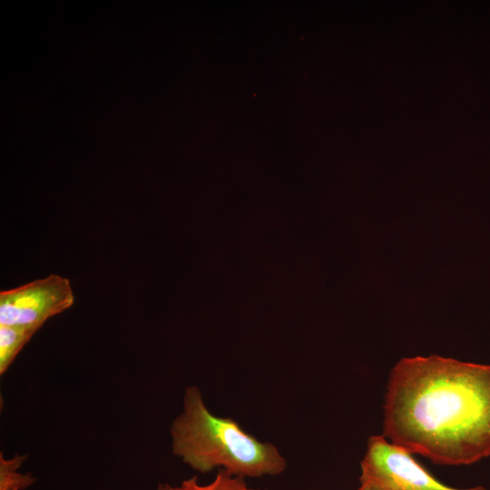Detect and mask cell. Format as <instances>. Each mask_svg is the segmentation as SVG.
<instances>
[{
    "instance_id": "8",
    "label": "cell",
    "mask_w": 490,
    "mask_h": 490,
    "mask_svg": "<svg viewBox=\"0 0 490 490\" xmlns=\"http://www.w3.org/2000/svg\"><path fill=\"white\" fill-rule=\"evenodd\" d=\"M357 490H368V489L359 486Z\"/></svg>"
},
{
    "instance_id": "5",
    "label": "cell",
    "mask_w": 490,
    "mask_h": 490,
    "mask_svg": "<svg viewBox=\"0 0 490 490\" xmlns=\"http://www.w3.org/2000/svg\"><path fill=\"white\" fill-rule=\"evenodd\" d=\"M39 329L28 327L0 325V374L10 367L24 346Z\"/></svg>"
},
{
    "instance_id": "6",
    "label": "cell",
    "mask_w": 490,
    "mask_h": 490,
    "mask_svg": "<svg viewBox=\"0 0 490 490\" xmlns=\"http://www.w3.org/2000/svg\"><path fill=\"white\" fill-rule=\"evenodd\" d=\"M244 479L220 468L215 478L210 484L201 485L197 476L193 475L176 486L160 483L157 490H260L250 487Z\"/></svg>"
},
{
    "instance_id": "3",
    "label": "cell",
    "mask_w": 490,
    "mask_h": 490,
    "mask_svg": "<svg viewBox=\"0 0 490 490\" xmlns=\"http://www.w3.org/2000/svg\"><path fill=\"white\" fill-rule=\"evenodd\" d=\"M359 486L368 490H486L456 488L432 475L413 454L383 436H371L360 462Z\"/></svg>"
},
{
    "instance_id": "4",
    "label": "cell",
    "mask_w": 490,
    "mask_h": 490,
    "mask_svg": "<svg viewBox=\"0 0 490 490\" xmlns=\"http://www.w3.org/2000/svg\"><path fill=\"white\" fill-rule=\"evenodd\" d=\"M74 302L70 280L50 274L0 292V325L40 329L47 319L64 312Z\"/></svg>"
},
{
    "instance_id": "1",
    "label": "cell",
    "mask_w": 490,
    "mask_h": 490,
    "mask_svg": "<svg viewBox=\"0 0 490 490\" xmlns=\"http://www.w3.org/2000/svg\"><path fill=\"white\" fill-rule=\"evenodd\" d=\"M382 436L438 465L490 456V365L437 355L400 359L387 381Z\"/></svg>"
},
{
    "instance_id": "2",
    "label": "cell",
    "mask_w": 490,
    "mask_h": 490,
    "mask_svg": "<svg viewBox=\"0 0 490 490\" xmlns=\"http://www.w3.org/2000/svg\"><path fill=\"white\" fill-rule=\"evenodd\" d=\"M172 451L193 470L224 469L242 478L279 475L287 460L278 448L245 432L234 419L213 415L201 390L185 389L183 410L170 426Z\"/></svg>"
},
{
    "instance_id": "7",
    "label": "cell",
    "mask_w": 490,
    "mask_h": 490,
    "mask_svg": "<svg viewBox=\"0 0 490 490\" xmlns=\"http://www.w3.org/2000/svg\"><path fill=\"white\" fill-rule=\"evenodd\" d=\"M26 456H15L12 459L0 456V490H23L33 485L36 478L32 475H23L18 470Z\"/></svg>"
}]
</instances>
